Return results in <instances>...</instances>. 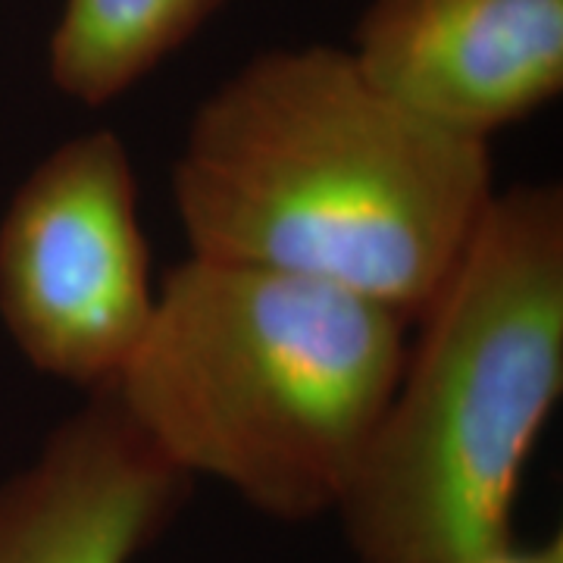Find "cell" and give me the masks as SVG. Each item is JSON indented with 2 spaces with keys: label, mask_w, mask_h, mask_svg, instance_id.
<instances>
[{
  "label": "cell",
  "mask_w": 563,
  "mask_h": 563,
  "mask_svg": "<svg viewBox=\"0 0 563 563\" xmlns=\"http://www.w3.org/2000/svg\"><path fill=\"white\" fill-rule=\"evenodd\" d=\"M407 325L325 282L191 254L166 269L107 391L188 479L310 523L342 501L398 383Z\"/></svg>",
  "instance_id": "3"
},
{
  "label": "cell",
  "mask_w": 563,
  "mask_h": 563,
  "mask_svg": "<svg viewBox=\"0 0 563 563\" xmlns=\"http://www.w3.org/2000/svg\"><path fill=\"white\" fill-rule=\"evenodd\" d=\"M195 257L325 282L413 322L495 198L488 141L420 120L347 47H273L220 81L173 163Z\"/></svg>",
  "instance_id": "1"
},
{
  "label": "cell",
  "mask_w": 563,
  "mask_h": 563,
  "mask_svg": "<svg viewBox=\"0 0 563 563\" xmlns=\"http://www.w3.org/2000/svg\"><path fill=\"white\" fill-rule=\"evenodd\" d=\"M229 0H63L47 76L81 107L120 101L213 20Z\"/></svg>",
  "instance_id": "7"
},
{
  "label": "cell",
  "mask_w": 563,
  "mask_h": 563,
  "mask_svg": "<svg viewBox=\"0 0 563 563\" xmlns=\"http://www.w3.org/2000/svg\"><path fill=\"white\" fill-rule=\"evenodd\" d=\"M407 339L332 517L357 563H479L563 395V191L498 188Z\"/></svg>",
  "instance_id": "2"
},
{
  "label": "cell",
  "mask_w": 563,
  "mask_h": 563,
  "mask_svg": "<svg viewBox=\"0 0 563 563\" xmlns=\"http://www.w3.org/2000/svg\"><path fill=\"white\" fill-rule=\"evenodd\" d=\"M479 563H563V542L561 536H554V539L536 544V548H526V551L510 544V548H504V551Z\"/></svg>",
  "instance_id": "8"
},
{
  "label": "cell",
  "mask_w": 563,
  "mask_h": 563,
  "mask_svg": "<svg viewBox=\"0 0 563 563\" xmlns=\"http://www.w3.org/2000/svg\"><path fill=\"white\" fill-rule=\"evenodd\" d=\"M139 179L113 129L60 141L0 217V322L22 361L88 395L113 388L154 320Z\"/></svg>",
  "instance_id": "4"
},
{
  "label": "cell",
  "mask_w": 563,
  "mask_h": 563,
  "mask_svg": "<svg viewBox=\"0 0 563 563\" xmlns=\"http://www.w3.org/2000/svg\"><path fill=\"white\" fill-rule=\"evenodd\" d=\"M191 485L110 391L88 395L0 483V563H135Z\"/></svg>",
  "instance_id": "6"
},
{
  "label": "cell",
  "mask_w": 563,
  "mask_h": 563,
  "mask_svg": "<svg viewBox=\"0 0 563 563\" xmlns=\"http://www.w3.org/2000/svg\"><path fill=\"white\" fill-rule=\"evenodd\" d=\"M347 51L420 120L492 141L561 98L563 0H369Z\"/></svg>",
  "instance_id": "5"
}]
</instances>
